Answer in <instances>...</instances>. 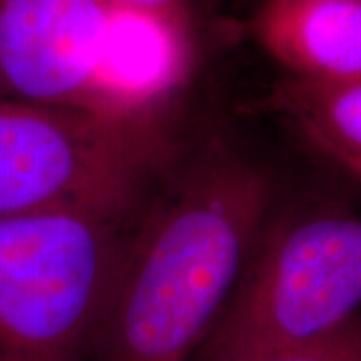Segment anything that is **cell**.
<instances>
[{"instance_id":"1","label":"cell","mask_w":361,"mask_h":361,"mask_svg":"<svg viewBox=\"0 0 361 361\" xmlns=\"http://www.w3.org/2000/svg\"><path fill=\"white\" fill-rule=\"evenodd\" d=\"M271 183L247 157L211 153L133 231L97 339L101 361H191L263 227Z\"/></svg>"},{"instance_id":"2","label":"cell","mask_w":361,"mask_h":361,"mask_svg":"<svg viewBox=\"0 0 361 361\" xmlns=\"http://www.w3.org/2000/svg\"><path fill=\"white\" fill-rule=\"evenodd\" d=\"M127 217L82 207L0 217V361H85L97 348Z\"/></svg>"},{"instance_id":"3","label":"cell","mask_w":361,"mask_h":361,"mask_svg":"<svg viewBox=\"0 0 361 361\" xmlns=\"http://www.w3.org/2000/svg\"><path fill=\"white\" fill-rule=\"evenodd\" d=\"M361 315V213L310 209L267 221L191 361H235L313 341Z\"/></svg>"},{"instance_id":"4","label":"cell","mask_w":361,"mask_h":361,"mask_svg":"<svg viewBox=\"0 0 361 361\" xmlns=\"http://www.w3.org/2000/svg\"><path fill=\"white\" fill-rule=\"evenodd\" d=\"M165 153L157 121L0 99V217L63 207L130 213Z\"/></svg>"},{"instance_id":"5","label":"cell","mask_w":361,"mask_h":361,"mask_svg":"<svg viewBox=\"0 0 361 361\" xmlns=\"http://www.w3.org/2000/svg\"><path fill=\"white\" fill-rule=\"evenodd\" d=\"M109 4L0 0V99L87 111Z\"/></svg>"},{"instance_id":"6","label":"cell","mask_w":361,"mask_h":361,"mask_svg":"<svg viewBox=\"0 0 361 361\" xmlns=\"http://www.w3.org/2000/svg\"><path fill=\"white\" fill-rule=\"evenodd\" d=\"M193 54L185 8L109 6L87 111L121 121H157L187 82Z\"/></svg>"},{"instance_id":"7","label":"cell","mask_w":361,"mask_h":361,"mask_svg":"<svg viewBox=\"0 0 361 361\" xmlns=\"http://www.w3.org/2000/svg\"><path fill=\"white\" fill-rule=\"evenodd\" d=\"M251 28L287 77L361 80V0H261Z\"/></svg>"},{"instance_id":"8","label":"cell","mask_w":361,"mask_h":361,"mask_svg":"<svg viewBox=\"0 0 361 361\" xmlns=\"http://www.w3.org/2000/svg\"><path fill=\"white\" fill-rule=\"evenodd\" d=\"M271 106L311 149L361 183V80L285 77L271 94Z\"/></svg>"},{"instance_id":"9","label":"cell","mask_w":361,"mask_h":361,"mask_svg":"<svg viewBox=\"0 0 361 361\" xmlns=\"http://www.w3.org/2000/svg\"><path fill=\"white\" fill-rule=\"evenodd\" d=\"M235 361H361V315L329 336Z\"/></svg>"},{"instance_id":"10","label":"cell","mask_w":361,"mask_h":361,"mask_svg":"<svg viewBox=\"0 0 361 361\" xmlns=\"http://www.w3.org/2000/svg\"><path fill=\"white\" fill-rule=\"evenodd\" d=\"M109 6L125 8H147V11H175L185 8V0H103Z\"/></svg>"}]
</instances>
